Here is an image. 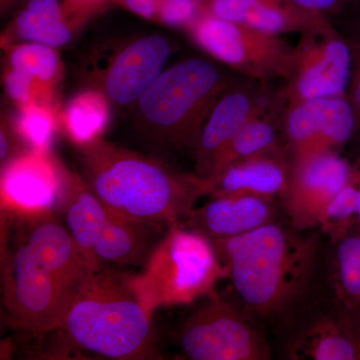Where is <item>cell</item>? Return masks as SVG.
Instances as JSON below:
<instances>
[{"label": "cell", "mask_w": 360, "mask_h": 360, "mask_svg": "<svg viewBox=\"0 0 360 360\" xmlns=\"http://www.w3.org/2000/svg\"><path fill=\"white\" fill-rule=\"evenodd\" d=\"M6 212L2 283L13 328L45 335L58 330L90 269L56 212Z\"/></svg>", "instance_id": "cell-1"}, {"label": "cell", "mask_w": 360, "mask_h": 360, "mask_svg": "<svg viewBox=\"0 0 360 360\" xmlns=\"http://www.w3.org/2000/svg\"><path fill=\"white\" fill-rule=\"evenodd\" d=\"M77 146L80 176L108 210L127 219L169 227L210 195V182L195 174L101 137Z\"/></svg>", "instance_id": "cell-2"}, {"label": "cell", "mask_w": 360, "mask_h": 360, "mask_svg": "<svg viewBox=\"0 0 360 360\" xmlns=\"http://www.w3.org/2000/svg\"><path fill=\"white\" fill-rule=\"evenodd\" d=\"M279 222L236 238L213 241L232 288L248 311L266 316L281 311L307 284L317 238Z\"/></svg>", "instance_id": "cell-3"}, {"label": "cell", "mask_w": 360, "mask_h": 360, "mask_svg": "<svg viewBox=\"0 0 360 360\" xmlns=\"http://www.w3.org/2000/svg\"><path fill=\"white\" fill-rule=\"evenodd\" d=\"M151 319L129 276L104 265L90 272L58 330L75 347L106 359H158Z\"/></svg>", "instance_id": "cell-4"}, {"label": "cell", "mask_w": 360, "mask_h": 360, "mask_svg": "<svg viewBox=\"0 0 360 360\" xmlns=\"http://www.w3.org/2000/svg\"><path fill=\"white\" fill-rule=\"evenodd\" d=\"M234 84L212 61H180L163 70L135 103L139 122L155 141L194 151L213 106Z\"/></svg>", "instance_id": "cell-5"}, {"label": "cell", "mask_w": 360, "mask_h": 360, "mask_svg": "<svg viewBox=\"0 0 360 360\" xmlns=\"http://www.w3.org/2000/svg\"><path fill=\"white\" fill-rule=\"evenodd\" d=\"M224 277L226 269L213 241L179 222L168 227L141 274L129 276V281L153 314L203 300Z\"/></svg>", "instance_id": "cell-6"}, {"label": "cell", "mask_w": 360, "mask_h": 360, "mask_svg": "<svg viewBox=\"0 0 360 360\" xmlns=\"http://www.w3.org/2000/svg\"><path fill=\"white\" fill-rule=\"evenodd\" d=\"M206 53L248 79L288 80L295 63V46L281 35L262 32L202 13L186 28Z\"/></svg>", "instance_id": "cell-7"}, {"label": "cell", "mask_w": 360, "mask_h": 360, "mask_svg": "<svg viewBox=\"0 0 360 360\" xmlns=\"http://www.w3.org/2000/svg\"><path fill=\"white\" fill-rule=\"evenodd\" d=\"M191 312L180 328L182 354L191 360L270 359L266 341L217 292Z\"/></svg>", "instance_id": "cell-8"}, {"label": "cell", "mask_w": 360, "mask_h": 360, "mask_svg": "<svg viewBox=\"0 0 360 360\" xmlns=\"http://www.w3.org/2000/svg\"><path fill=\"white\" fill-rule=\"evenodd\" d=\"M269 84H234L222 94L205 120L194 149V174L210 182L220 158L239 130L253 118L285 105L283 90L274 94Z\"/></svg>", "instance_id": "cell-9"}, {"label": "cell", "mask_w": 360, "mask_h": 360, "mask_svg": "<svg viewBox=\"0 0 360 360\" xmlns=\"http://www.w3.org/2000/svg\"><path fill=\"white\" fill-rule=\"evenodd\" d=\"M354 172L335 149L290 156V179L283 198L292 227L303 231L319 226L321 213L352 181Z\"/></svg>", "instance_id": "cell-10"}, {"label": "cell", "mask_w": 360, "mask_h": 360, "mask_svg": "<svg viewBox=\"0 0 360 360\" xmlns=\"http://www.w3.org/2000/svg\"><path fill=\"white\" fill-rule=\"evenodd\" d=\"M295 63L283 89L286 104L321 97L347 96L352 54L338 28L302 35Z\"/></svg>", "instance_id": "cell-11"}, {"label": "cell", "mask_w": 360, "mask_h": 360, "mask_svg": "<svg viewBox=\"0 0 360 360\" xmlns=\"http://www.w3.org/2000/svg\"><path fill=\"white\" fill-rule=\"evenodd\" d=\"M68 170L49 151L28 150L2 167L1 201L4 212H60Z\"/></svg>", "instance_id": "cell-12"}, {"label": "cell", "mask_w": 360, "mask_h": 360, "mask_svg": "<svg viewBox=\"0 0 360 360\" xmlns=\"http://www.w3.org/2000/svg\"><path fill=\"white\" fill-rule=\"evenodd\" d=\"M281 129L290 156L335 149L354 139L355 120L347 96L286 104Z\"/></svg>", "instance_id": "cell-13"}, {"label": "cell", "mask_w": 360, "mask_h": 360, "mask_svg": "<svg viewBox=\"0 0 360 360\" xmlns=\"http://www.w3.org/2000/svg\"><path fill=\"white\" fill-rule=\"evenodd\" d=\"M172 52V42L163 35L134 40L110 59L101 80V91L115 105L136 103L165 70Z\"/></svg>", "instance_id": "cell-14"}, {"label": "cell", "mask_w": 360, "mask_h": 360, "mask_svg": "<svg viewBox=\"0 0 360 360\" xmlns=\"http://www.w3.org/2000/svg\"><path fill=\"white\" fill-rule=\"evenodd\" d=\"M203 13L271 34L328 32L335 25L291 0H202Z\"/></svg>", "instance_id": "cell-15"}, {"label": "cell", "mask_w": 360, "mask_h": 360, "mask_svg": "<svg viewBox=\"0 0 360 360\" xmlns=\"http://www.w3.org/2000/svg\"><path fill=\"white\" fill-rule=\"evenodd\" d=\"M210 198L205 205L193 208L182 224L210 240L236 238L276 221L274 198L250 194Z\"/></svg>", "instance_id": "cell-16"}, {"label": "cell", "mask_w": 360, "mask_h": 360, "mask_svg": "<svg viewBox=\"0 0 360 360\" xmlns=\"http://www.w3.org/2000/svg\"><path fill=\"white\" fill-rule=\"evenodd\" d=\"M288 148L232 163L210 182L208 196L250 194L283 198L290 179Z\"/></svg>", "instance_id": "cell-17"}, {"label": "cell", "mask_w": 360, "mask_h": 360, "mask_svg": "<svg viewBox=\"0 0 360 360\" xmlns=\"http://www.w3.org/2000/svg\"><path fill=\"white\" fill-rule=\"evenodd\" d=\"M167 229L127 219L110 210L94 248L96 266L99 269L108 264L146 266Z\"/></svg>", "instance_id": "cell-18"}, {"label": "cell", "mask_w": 360, "mask_h": 360, "mask_svg": "<svg viewBox=\"0 0 360 360\" xmlns=\"http://www.w3.org/2000/svg\"><path fill=\"white\" fill-rule=\"evenodd\" d=\"M60 212L90 269H98L94 262V248L110 217V210L87 186L80 174L68 172L65 198Z\"/></svg>", "instance_id": "cell-19"}, {"label": "cell", "mask_w": 360, "mask_h": 360, "mask_svg": "<svg viewBox=\"0 0 360 360\" xmlns=\"http://www.w3.org/2000/svg\"><path fill=\"white\" fill-rule=\"evenodd\" d=\"M335 245L331 262V279L340 321L360 319V232L343 236Z\"/></svg>", "instance_id": "cell-20"}, {"label": "cell", "mask_w": 360, "mask_h": 360, "mask_svg": "<svg viewBox=\"0 0 360 360\" xmlns=\"http://www.w3.org/2000/svg\"><path fill=\"white\" fill-rule=\"evenodd\" d=\"M291 359L357 360L356 347L340 319L322 317L296 338Z\"/></svg>", "instance_id": "cell-21"}, {"label": "cell", "mask_w": 360, "mask_h": 360, "mask_svg": "<svg viewBox=\"0 0 360 360\" xmlns=\"http://www.w3.org/2000/svg\"><path fill=\"white\" fill-rule=\"evenodd\" d=\"M283 108V106H281L266 115L253 118L239 130L238 134L232 139L229 148L220 158L210 184L224 168L232 163L253 158V156L288 148H284L281 144V136H279L281 131H283L281 129Z\"/></svg>", "instance_id": "cell-22"}, {"label": "cell", "mask_w": 360, "mask_h": 360, "mask_svg": "<svg viewBox=\"0 0 360 360\" xmlns=\"http://www.w3.org/2000/svg\"><path fill=\"white\" fill-rule=\"evenodd\" d=\"M110 101L101 90H85L71 99L60 123L77 146L101 137L110 122Z\"/></svg>", "instance_id": "cell-23"}, {"label": "cell", "mask_w": 360, "mask_h": 360, "mask_svg": "<svg viewBox=\"0 0 360 360\" xmlns=\"http://www.w3.org/2000/svg\"><path fill=\"white\" fill-rule=\"evenodd\" d=\"M8 68L27 73L53 96L63 75V66L56 49L32 42L8 45Z\"/></svg>", "instance_id": "cell-24"}, {"label": "cell", "mask_w": 360, "mask_h": 360, "mask_svg": "<svg viewBox=\"0 0 360 360\" xmlns=\"http://www.w3.org/2000/svg\"><path fill=\"white\" fill-rule=\"evenodd\" d=\"M77 30V26L70 23L45 18L25 7L9 26L11 34L6 35L4 45L7 46L14 39L16 41L32 42L58 49L70 44Z\"/></svg>", "instance_id": "cell-25"}, {"label": "cell", "mask_w": 360, "mask_h": 360, "mask_svg": "<svg viewBox=\"0 0 360 360\" xmlns=\"http://www.w3.org/2000/svg\"><path fill=\"white\" fill-rule=\"evenodd\" d=\"M58 122L53 105L32 103L20 108L13 124L30 150L49 151Z\"/></svg>", "instance_id": "cell-26"}, {"label": "cell", "mask_w": 360, "mask_h": 360, "mask_svg": "<svg viewBox=\"0 0 360 360\" xmlns=\"http://www.w3.org/2000/svg\"><path fill=\"white\" fill-rule=\"evenodd\" d=\"M359 194V172L355 170L352 181L328 203L319 217L317 227L333 243L356 229Z\"/></svg>", "instance_id": "cell-27"}, {"label": "cell", "mask_w": 360, "mask_h": 360, "mask_svg": "<svg viewBox=\"0 0 360 360\" xmlns=\"http://www.w3.org/2000/svg\"><path fill=\"white\" fill-rule=\"evenodd\" d=\"M335 25L347 41L352 54V77L347 96L354 111V139H360V0L335 20Z\"/></svg>", "instance_id": "cell-28"}, {"label": "cell", "mask_w": 360, "mask_h": 360, "mask_svg": "<svg viewBox=\"0 0 360 360\" xmlns=\"http://www.w3.org/2000/svg\"><path fill=\"white\" fill-rule=\"evenodd\" d=\"M202 13V0H160L158 21L187 28Z\"/></svg>", "instance_id": "cell-29"}, {"label": "cell", "mask_w": 360, "mask_h": 360, "mask_svg": "<svg viewBox=\"0 0 360 360\" xmlns=\"http://www.w3.org/2000/svg\"><path fill=\"white\" fill-rule=\"evenodd\" d=\"M298 6L321 14L335 23L350 7L354 6L359 0H291Z\"/></svg>", "instance_id": "cell-30"}, {"label": "cell", "mask_w": 360, "mask_h": 360, "mask_svg": "<svg viewBox=\"0 0 360 360\" xmlns=\"http://www.w3.org/2000/svg\"><path fill=\"white\" fill-rule=\"evenodd\" d=\"M28 151L27 146L14 129L13 123H1L0 130V161L2 167Z\"/></svg>", "instance_id": "cell-31"}, {"label": "cell", "mask_w": 360, "mask_h": 360, "mask_svg": "<svg viewBox=\"0 0 360 360\" xmlns=\"http://www.w3.org/2000/svg\"><path fill=\"white\" fill-rule=\"evenodd\" d=\"M132 13L148 20H158L160 0H115Z\"/></svg>", "instance_id": "cell-32"}, {"label": "cell", "mask_w": 360, "mask_h": 360, "mask_svg": "<svg viewBox=\"0 0 360 360\" xmlns=\"http://www.w3.org/2000/svg\"><path fill=\"white\" fill-rule=\"evenodd\" d=\"M340 321L354 340L355 347H356L357 360H360V319L349 321Z\"/></svg>", "instance_id": "cell-33"}, {"label": "cell", "mask_w": 360, "mask_h": 360, "mask_svg": "<svg viewBox=\"0 0 360 360\" xmlns=\"http://www.w3.org/2000/svg\"><path fill=\"white\" fill-rule=\"evenodd\" d=\"M20 1H22V0H1V9L2 11H6V9L11 8V7L15 6Z\"/></svg>", "instance_id": "cell-34"}, {"label": "cell", "mask_w": 360, "mask_h": 360, "mask_svg": "<svg viewBox=\"0 0 360 360\" xmlns=\"http://www.w3.org/2000/svg\"><path fill=\"white\" fill-rule=\"evenodd\" d=\"M359 172V207H357V225L354 232H360V172Z\"/></svg>", "instance_id": "cell-35"}, {"label": "cell", "mask_w": 360, "mask_h": 360, "mask_svg": "<svg viewBox=\"0 0 360 360\" xmlns=\"http://www.w3.org/2000/svg\"><path fill=\"white\" fill-rule=\"evenodd\" d=\"M101 1H103V0H101Z\"/></svg>", "instance_id": "cell-36"}]
</instances>
